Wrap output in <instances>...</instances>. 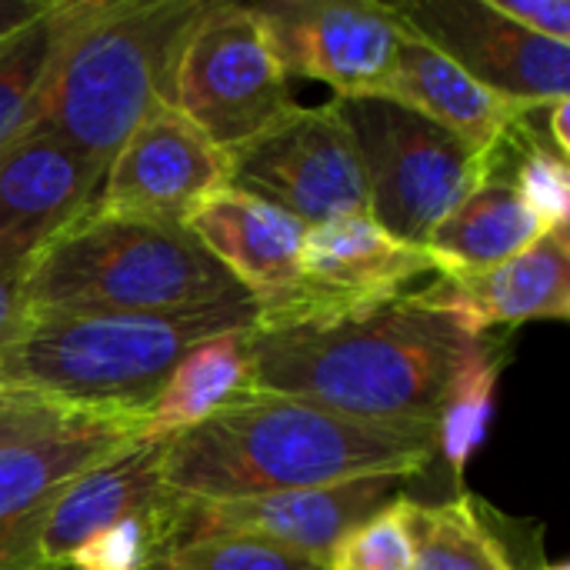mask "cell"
<instances>
[{
	"label": "cell",
	"instance_id": "6da1fadb",
	"mask_svg": "<svg viewBox=\"0 0 570 570\" xmlns=\"http://www.w3.org/2000/svg\"><path fill=\"white\" fill-rule=\"evenodd\" d=\"M474 341L438 281L381 301H281L257 307L247 331V391L377 424L434 428Z\"/></svg>",
	"mask_w": 570,
	"mask_h": 570
},
{
	"label": "cell",
	"instance_id": "7a4b0ae2",
	"mask_svg": "<svg viewBox=\"0 0 570 570\" xmlns=\"http://www.w3.org/2000/svg\"><path fill=\"white\" fill-rule=\"evenodd\" d=\"M434 458V428L377 424L244 391L164 444V484L184 501H240L364 478L411 481Z\"/></svg>",
	"mask_w": 570,
	"mask_h": 570
},
{
	"label": "cell",
	"instance_id": "3957f363",
	"mask_svg": "<svg viewBox=\"0 0 570 570\" xmlns=\"http://www.w3.org/2000/svg\"><path fill=\"white\" fill-rule=\"evenodd\" d=\"M204 0H57V30L30 117L100 170L124 140L170 107L184 33Z\"/></svg>",
	"mask_w": 570,
	"mask_h": 570
},
{
	"label": "cell",
	"instance_id": "277c9868",
	"mask_svg": "<svg viewBox=\"0 0 570 570\" xmlns=\"http://www.w3.org/2000/svg\"><path fill=\"white\" fill-rule=\"evenodd\" d=\"M250 294L184 224L87 207L27 264L23 314H177Z\"/></svg>",
	"mask_w": 570,
	"mask_h": 570
},
{
	"label": "cell",
	"instance_id": "5b68a950",
	"mask_svg": "<svg viewBox=\"0 0 570 570\" xmlns=\"http://www.w3.org/2000/svg\"><path fill=\"white\" fill-rule=\"evenodd\" d=\"M257 304L177 314L30 317L0 351V391L77 411L147 414L170 367L204 337L254 327Z\"/></svg>",
	"mask_w": 570,
	"mask_h": 570
},
{
	"label": "cell",
	"instance_id": "8992f818",
	"mask_svg": "<svg viewBox=\"0 0 570 570\" xmlns=\"http://www.w3.org/2000/svg\"><path fill=\"white\" fill-rule=\"evenodd\" d=\"M331 104L354 134L367 214L407 244H428L491 170V157L387 97H334Z\"/></svg>",
	"mask_w": 570,
	"mask_h": 570
},
{
	"label": "cell",
	"instance_id": "52a82bcc",
	"mask_svg": "<svg viewBox=\"0 0 570 570\" xmlns=\"http://www.w3.org/2000/svg\"><path fill=\"white\" fill-rule=\"evenodd\" d=\"M170 107L224 154L297 107L247 3L204 0L174 60Z\"/></svg>",
	"mask_w": 570,
	"mask_h": 570
},
{
	"label": "cell",
	"instance_id": "ba28073f",
	"mask_svg": "<svg viewBox=\"0 0 570 570\" xmlns=\"http://www.w3.org/2000/svg\"><path fill=\"white\" fill-rule=\"evenodd\" d=\"M227 187H240L304 227L367 214V184L351 127L334 104L294 107L227 154Z\"/></svg>",
	"mask_w": 570,
	"mask_h": 570
},
{
	"label": "cell",
	"instance_id": "9c48e42d",
	"mask_svg": "<svg viewBox=\"0 0 570 570\" xmlns=\"http://www.w3.org/2000/svg\"><path fill=\"white\" fill-rule=\"evenodd\" d=\"M250 10L287 80L327 83L337 100L381 97L387 90L404 37L391 3L271 0Z\"/></svg>",
	"mask_w": 570,
	"mask_h": 570
},
{
	"label": "cell",
	"instance_id": "30bf717a",
	"mask_svg": "<svg viewBox=\"0 0 570 570\" xmlns=\"http://www.w3.org/2000/svg\"><path fill=\"white\" fill-rule=\"evenodd\" d=\"M147 434V414L87 411L0 451V570H40V534L53 501L94 464Z\"/></svg>",
	"mask_w": 570,
	"mask_h": 570
},
{
	"label": "cell",
	"instance_id": "8fae6325",
	"mask_svg": "<svg viewBox=\"0 0 570 570\" xmlns=\"http://www.w3.org/2000/svg\"><path fill=\"white\" fill-rule=\"evenodd\" d=\"M391 10L407 30L508 100L548 107L570 97V43L521 30L488 0H411L391 3Z\"/></svg>",
	"mask_w": 570,
	"mask_h": 570
},
{
	"label": "cell",
	"instance_id": "7c38bea8",
	"mask_svg": "<svg viewBox=\"0 0 570 570\" xmlns=\"http://www.w3.org/2000/svg\"><path fill=\"white\" fill-rule=\"evenodd\" d=\"M220 187H227V154L174 107H164L114 154L94 207L120 217L184 224Z\"/></svg>",
	"mask_w": 570,
	"mask_h": 570
},
{
	"label": "cell",
	"instance_id": "4fadbf2b",
	"mask_svg": "<svg viewBox=\"0 0 570 570\" xmlns=\"http://www.w3.org/2000/svg\"><path fill=\"white\" fill-rule=\"evenodd\" d=\"M401 484L404 478H364L331 488L277 491L240 501H187L177 541L200 534H234L324 564L331 548L354 524L387 504Z\"/></svg>",
	"mask_w": 570,
	"mask_h": 570
},
{
	"label": "cell",
	"instance_id": "5bb4252c",
	"mask_svg": "<svg viewBox=\"0 0 570 570\" xmlns=\"http://www.w3.org/2000/svg\"><path fill=\"white\" fill-rule=\"evenodd\" d=\"M104 170L50 134L17 130L0 147V257L30 261L97 197Z\"/></svg>",
	"mask_w": 570,
	"mask_h": 570
},
{
	"label": "cell",
	"instance_id": "9a60e30c",
	"mask_svg": "<svg viewBox=\"0 0 570 570\" xmlns=\"http://www.w3.org/2000/svg\"><path fill=\"white\" fill-rule=\"evenodd\" d=\"M441 271V261L424 244H407L384 230L371 214H354L307 227L301 244V281L281 301H381L404 294L414 281L438 277Z\"/></svg>",
	"mask_w": 570,
	"mask_h": 570
},
{
	"label": "cell",
	"instance_id": "2e32d148",
	"mask_svg": "<svg viewBox=\"0 0 570 570\" xmlns=\"http://www.w3.org/2000/svg\"><path fill=\"white\" fill-rule=\"evenodd\" d=\"M444 304L471 337L498 327L570 317V234L558 227L521 254L484 271H448L434 277Z\"/></svg>",
	"mask_w": 570,
	"mask_h": 570
},
{
	"label": "cell",
	"instance_id": "e0dca14e",
	"mask_svg": "<svg viewBox=\"0 0 570 570\" xmlns=\"http://www.w3.org/2000/svg\"><path fill=\"white\" fill-rule=\"evenodd\" d=\"M184 227L257 307L281 301L301 281V244L307 227L240 187L214 190Z\"/></svg>",
	"mask_w": 570,
	"mask_h": 570
},
{
	"label": "cell",
	"instance_id": "ac0fdd59",
	"mask_svg": "<svg viewBox=\"0 0 570 570\" xmlns=\"http://www.w3.org/2000/svg\"><path fill=\"white\" fill-rule=\"evenodd\" d=\"M381 97L428 117L481 157H494L518 130V124L544 110L508 100L478 83L464 67H458L448 53H441L407 27L401 37L394 77Z\"/></svg>",
	"mask_w": 570,
	"mask_h": 570
},
{
	"label": "cell",
	"instance_id": "d6986e66",
	"mask_svg": "<svg viewBox=\"0 0 570 570\" xmlns=\"http://www.w3.org/2000/svg\"><path fill=\"white\" fill-rule=\"evenodd\" d=\"M164 444L157 438H137L124 451L83 471L50 508L40 534V570H63L70 554L100 528L154 514L180 498L164 484Z\"/></svg>",
	"mask_w": 570,
	"mask_h": 570
},
{
	"label": "cell",
	"instance_id": "ffe728a7",
	"mask_svg": "<svg viewBox=\"0 0 570 570\" xmlns=\"http://www.w3.org/2000/svg\"><path fill=\"white\" fill-rule=\"evenodd\" d=\"M548 230L518 197L501 150L491 157L488 177L434 227L428 250L448 271H484L494 267L524 247H531Z\"/></svg>",
	"mask_w": 570,
	"mask_h": 570
},
{
	"label": "cell",
	"instance_id": "44dd1931",
	"mask_svg": "<svg viewBox=\"0 0 570 570\" xmlns=\"http://www.w3.org/2000/svg\"><path fill=\"white\" fill-rule=\"evenodd\" d=\"M247 331L250 327L204 337L170 367L147 407V438L170 441L250 387Z\"/></svg>",
	"mask_w": 570,
	"mask_h": 570
},
{
	"label": "cell",
	"instance_id": "7402d4cb",
	"mask_svg": "<svg viewBox=\"0 0 570 570\" xmlns=\"http://www.w3.org/2000/svg\"><path fill=\"white\" fill-rule=\"evenodd\" d=\"M508 361V341L498 334H484L474 341L451 377L434 421V448L441 461L454 471V478H464L468 464L488 438V428L498 414V387Z\"/></svg>",
	"mask_w": 570,
	"mask_h": 570
},
{
	"label": "cell",
	"instance_id": "603a6c76",
	"mask_svg": "<svg viewBox=\"0 0 570 570\" xmlns=\"http://www.w3.org/2000/svg\"><path fill=\"white\" fill-rule=\"evenodd\" d=\"M414 538V570H518L501 534L491 528L488 504L468 491L441 504H417Z\"/></svg>",
	"mask_w": 570,
	"mask_h": 570
},
{
	"label": "cell",
	"instance_id": "cb8c5ba5",
	"mask_svg": "<svg viewBox=\"0 0 570 570\" xmlns=\"http://www.w3.org/2000/svg\"><path fill=\"white\" fill-rule=\"evenodd\" d=\"M508 177L524 200V207L538 217V224L551 234L570 224V164L561 157L541 130H534L531 117L518 124V130L501 147Z\"/></svg>",
	"mask_w": 570,
	"mask_h": 570
},
{
	"label": "cell",
	"instance_id": "d4e9b609",
	"mask_svg": "<svg viewBox=\"0 0 570 570\" xmlns=\"http://www.w3.org/2000/svg\"><path fill=\"white\" fill-rule=\"evenodd\" d=\"M417 501L394 494L361 524H354L324 558V570H414Z\"/></svg>",
	"mask_w": 570,
	"mask_h": 570
},
{
	"label": "cell",
	"instance_id": "484cf974",
	"mask_svg": "<svg viewBox=\"0 0 570 570\" xmlns=\"http://www.w3.org/2000/svg\"><path fill=\"white\" fill-rule=\"evenodd\" d=\"M57 30V0L0 43V147L27 124Z\"/></svg>",
	"mask_w": 570,
	"mask_h": 570
},
{
	"label": "cell",
	"instance_id": "4316f807",
	"mask_svg": "<svg viewBox=\"0 0 570 570\" xmlns=\"http://www.w3.org/2000/svg\"><path fill=\"white\" fill-rule=\"evenodd\" d=\"M147 570H324V564L254 538L200 534L174 541Z\"/></svg>",
	"mask_w": 570,
	"mask_h": 570
},
{
	"label": "cell",
	"instance_id": "83f0119b",
	"mask_svg": "<svg viewBox=\"0 0 570 570\" xmlns=\"http://www.w3.org/2000/svg\"><path fill=\"white\" fill-rule=\"evenodd\" d=\"M77 414H87V411L63 407V404L30 397V394H7V397H0V451L33 441L40 434L73 421Z\"/></svg>",
	"mask_w": 570,
	"mask_h": 570
},
{
	"label": "cell",
	"instance_id": "f1b7e54d",
	"mask_svg": "<svg viewBox=\"0 0 570 570\" xmlns=\"http://www.w3.org/2000/svg\"><path fill=\"white\" fill-rule=\"evenodd\" d=\"M504 20L518 23L521 30L570 43V3L568 0H488Z\"/></svg>",
	"mask_w": 570,
	"mask_h": 570
},
{
	"label": "cell",
	"instance_id": "f546056e",
	"mask_svg": "<svg viewBox=\"0 0 570 570\" xmlns=\"http://www.w3.org/2000/svg\"><path fill=\"white\" fill-rule=\"evenodd\" d=\"M30 261L0 257V351L13 341V334L23 327V277Z\"/></svg>",
	"mask_w": 570,
	"mask_h": 570
},
{
	"label": "cell",
	"instance_id": "4dcf8cb0",
	"mask_svg": "<svg viewBox=\"0 0 570 570\" xmlns=\"http://www.w3.org/2000/svg\"><path fill=\"white\" fill-rule=\"evenodd\" d=\"M50 0H0V43L47 10Z\"/></svg>",
	"mask_w": 570,
	"mask_h": 570
},
{
	"label": "cell",
	"instance_id": "1f68e13d",
	"mask_svg": "<svg viewBox=\"0 0 570 570\" xmlns=\"http://www.w3.org/2000/svg\"><path fill=\"white\" fill-rule=\"evenodd\" d=\"M544 137L548 144L561 154V157H570V127H568V114H570V97H561V100H551L544 110Z\"/></svg>",
	"mask_w": 570,
	"mask_h": 570
},
{
	"label": "cell",
	"instance_id": "d6a6232c",
	"mask_svg": "<svg viewBox=\"0 0 570 570\" xmlns=\"http://www.w3.org/2000/svg\"><path fill=\"white\" fill-rule=\"evenodd\" d=\"M534 570H570V568H568V561H554V564H541V568H534Z\"/></svg>",
	"mask_w": 570,
	"mask_h": 570
},
{
	"label": "cell",
	"instance_id": "836d02e7",
	"mask_svg": "<svg viewBox=\"0 0 570 570\" xmlns=\"http://www.w3.org/2000/svg\"><path fill=\"white\" fill-rule=\"evenodd\" d=\"M7 394H10V391H0V397H7Z\"/></svg>",
	"mask_w": 570,
	"mask_h": 570
}]
</instances>
